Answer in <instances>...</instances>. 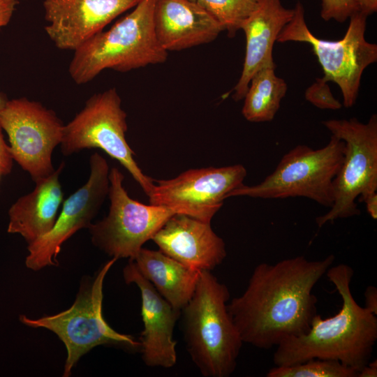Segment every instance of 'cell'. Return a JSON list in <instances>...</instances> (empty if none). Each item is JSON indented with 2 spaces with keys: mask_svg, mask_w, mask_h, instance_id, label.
Masks as SVG:
<instances>
[{
  "mask_svg": "<svg viewBox=\"0 0 377 377\" xmlns=\"http://www.w3.org/2000/svg\"><path fill=\"white\" fill-rule=\"evenodd\" d=\"M64 162L47 177L36 181L32 191L19 198L8 210L9 233L20 234L28 244L53 227L64 201L60 174Z\"/></svg>",
  "mask_w": 377,
  "mask_h": 377,
  "instance_id": "cell-19",
  "label": "cell"
},
{
  "mask_svg": "<svg viewBox=\"0 0 377 377\" xmlns=\"http://www.w3.org/2000/svg\"><path fill=\"white\" fill-rule=\"evenodd\" d=\"M0 126L8 137L13 161L34 182L54 171L52 156L61 144L64 124L52 110L24 97L7 100L0 110Z\"/></svg>",
  "mask_w": 377,
  "mask_h": 377,
  "instance_id": "cell-11",
  "label": "cell"
},
{
  "mask_svg": "<svg viewBox=\"0 0 377 377\" xmlns=\"http://www.w3.org/2000/svg\"><path fill=\"white\" fill-rule=\"evenodd\" d=\"M241 164L191 169L175 178L155 180L147 195L149 204L181 209L185 214L211 222L234 189L246 176Z\"/></svg>",
  "mask_w": 377,
  "mask_h": 377,
  "instance_id": "cell-12",
  "label": "cell"
},
{
  "mask_svg": "<svg viewBox=\"0 0 377 377\" xmlns=\"http://www.w3.org/2000/svg\"><path fill=\"white\" fill-rule=\"evenodd\" d=\"M156 0H140L133 10L74 51L68 72L77 84H86L105 69L126 72L162 64L168 52L154 27Z\"/></svg>",
  "mask_w": 377,
  "mask_h": 377,
  "instance_id": "cell-4",
  "label": "cell"
},
{
  "mask_svg": "<svg viewBox=\"0 0 377 377\" xmlns=\"http://www.w3.org/2000/svg\"><path fill=\"white\" fill-rule=\"evenodd\" d=\"M364 307L374 315H377V288L374 286H369L364 291Z\"/></svg>",
  "mask_w": 377,
  "mask_h": 377,
  "instance_id": "cell-29",
  "label": "cell"
},
{
  "mask_svg": "<svg viewBox=\"0 0 377 377\" xmlns=\"http://www.w3.org/2000/svg\"><path fill=\"white\" fill-rule=\"evenodd\" d=\"M293 9L292 20L282 29L276 41L310 44L323 68V78L339 86L346 108L353 106L358 96L363 71L377 61L376 44L365 38L367 16L360 11L355 12L349 17V25L343 38L327 40L317 38L310 31L300 0Z\"/></svg>",
  "mask_w": 377,
  "mask_h": 377,
  "instance_id": "cell-7",
  "label": "cell"
},
{
  "mask_svg": "<svg viewBox=\"0 0 377 377\" xmlns=\"http://www.w3.org/2000/svg\"><path fill=\"white\" fill-rule=\"evenodd\" d=\"M131 260L156 290L181 311L195 291L200 271L182 265L160 250L143 247Z\"/></svg>",
  "mask_w": 377,
  "mask_h": 377,
  "instance_id": "cell-20",
  "label": "cell"
},
{
  "mask_svg": "<svg viewBox=\"0 0 377 377\" xmlns=\"http://www.w3.org/2000/svg\"><path fill=\"white\" fill-rule=\"evenodd\" d=\"M358 10L367 17L376 12L377 0H355Z\"/></svg>",
  "mask_w": 377,
  "mask_h": 377,
  "instance_id": "cell-30",
  "label": "cell"
},
{
  "mask_svg": "<svg viewBox=\"0 0 377 377\" xmlns=\"http://www.w3.org/2000/svg\"><path fill=\"white\" fill-rule=\"evenodd\" d=\"M334 260L299 256L258 264L244 293L228 304L243 343L269 349L307 332L317 313L313 288Z\"/></svg>",
  "mask_w": 377,
  "mask_h": 377,
  "instance_id": "cell-1",
  "label": "cell"
},
{
  "mask_svg": "<svg viewBox=\"0 0 377 377\" xmlns=\"http://www.w3.org/2000/svg\"><path fill=\"white\" fill-rule=\"evenodd\" d=\"M112 258L92 279L82 283L73 305L59 313L38 319L21 316L22 323L31 327H43L54 332L65 344L67 358L64 376H69L78 360L99 345H114L139 350L140 343L133 337L119 333L105 321L102 313L105 277L117 261Z\"/></svg>",
  "mask_w": 377,
  "mask_h": 377,
  "instance_id": "cell-6",
  "label": "cell"
},
{
  "mask_svg": "<svg viewBox=\"0 0 377 377\" xmlns=\"http://www.w3.org/2000/svg\"><path fill=\"white\" fill-rule=\"evenodd\" d=\"M306 100L316 108L323 110H337L341 108V103L332 94L327 82L323 77L309 87L305 91Z\"/></svg>",
  "mask_w": 377,
  "mask_h": 377,
  "instance_id": "cell-24",
  "label": "cell"
},
{
  "mask_svg": "<svg viewBox=\"0 0 377 377\" xmlns=\"http://www.w3.org/2000/svg\"><path fill=\"white\" fill-rule=\"evenodd\" d=\"M323 124L344 142L342 165L334 179V202L330 211L317 216L321 228L328 222L360 214L356 200L377 191V116L367 123L356 118L329 119Z\"/></svg>",
  "mask_w": 377,
  "mask_h": 377,
  "instance_id": "cell-9",
  "label": "cell"
},
{
  "mask_svg": "<svg viewBox=\"0 0 377 377\" xmlns=\"http://www.w3.org/2000/svg\"><path fill=\"white\" fill-rule=\"evenodd\" d=\"M196 2L219 22L223 31L234 36L255 10L258 0H196Z\"/></svg>",
  "mask_w": 377,
  "mask_h": 377,
  "instance_id": "cell-22",
  "label": "cell"
},
{
  "mask_svg": "<svg viewBox=\"0 0 377 377\" xmlns=\"http://www.w3.org/2000/svg\"><path fill=\"white\" fill-rule=\"evenodd\" d=\"M328 280L339 293L338 313L322 318L316 313L309 330L276 346L275 366H289L311 359L334 360L358 371L369 361L377 339V318L355 300L350 290L353 269L344 263L330 267Z\"/></svg>",
  "mask_w": 377,
  "mask_h": 377,
  "instance_id": "cell-2",
  "label": "cell"
},
{
  "mask_svg": "<svg viewBox=\"0 0 377 377\" xmlns=\"http://www.w3.org/2000/svg\"><path fill=\"white\" fill-rule=\"evenodd\" d=\"M0 126V178L11 172L13 158Z\"/></svg>",
  "mask_w": 377,
  "mask_h": 377,
  "instance_id": "cell-26",
  "label": "cell"
},
{
  "mask_svg": "<svg viewBox=\"0 0 377 377\" xmlns=\"http://www.w3.org/2000/svg\"><path fill=\"white\" fill-rule=\"evenodd\" d=\"M294 9L285 8L281 0H258L255 10L242 25L246 36V53L240 77L235 86L233 98H244L254 73L265 65H274V43L292 20Z\"/></svg>",
  "mask_w": 377,
  "mask_h": 377,
  "instance_id": "cell-18",
  "label": "cell"
},
{
  "mask_svg": "<svg viewBox=\"0 0 377 377\" xmlns=\"http://www.w3.org/2000/svg\"><path fill=\"white\" fill-rule=\"evenodd\" d=\"M230 292L211 271L199 272L195 291L182 309L190 357L205 377H228L243 341L228 310Z\"/></svg>",
  "mask_w": 377,
  "mask_h": 377,
  "instance_id": "cell-3",
  "label": "cell"
},
{
  "mask_svg": "<svg viewBox=\"0 0 377 377\" xmlns=\"http://www.w3.org/2000/svg\"><path fill=\"white\" fill-rule=\"evenodd\" d=\"M88 180L62 203L56 221L46 234L28 246L25 264L33 270L57 265V257L62 244L79 230L87 228L108 195L110 168L97 152L89 159Z\"/></svg>",
  "mask_w": 377,
  "mask_h": 377,
  "instance_id": "cell-13",
  "label": "cell"
},
{
  "mask_svg": "<svg viewBox=\"0 0 377 377\" xmlns=\"http://www.w3.org/2000/svg\"><path fill=\"white\" fill-rule=\"evenodd\" d=\"M124 179L118 168L110 170L109 212L89 230L92 243L108 255L133 260L172 216L185 214L177 207L147 205L131 198L123 186Z\"/></svg>",
  "mask_w": 377,
  "mask_h": 377,
  "instance_id": "cell-10",
  "label": "cell"
},
{
  "mask_svg": "<svg viewBox=\"0 0 377 377\" xmlns=\"http://www.w3.org/2000/svg\"><path fill=\"white\" fill-rule=\"evenodd\" d=\"M127 114L116 88L95 94L75 117L64 125L61 150L71 156L85 149L98 148L119 161L147 195L154 179L143 173L126 139Z\"/></svg>",
  "mask_w": 377,
  "mask_h": 377,
  "instance_id": "cell-8",
  "label": "cell"
},
{
  "mask_svg": "<svg viewBox=\"0 0 377 377\" xmlns=\"http://www.w3.org/2000/svg\"><path fill=\"white\" fill-rule=\"evenodd\" d=\"M275 64L265 65L251 77L244 97V117L251 122L271 121L287 91L285 80L275 74Z\"/></svg>",
  "mask_w": 377,
  "mask_h": 377,
  "instance_id": "cell-21",
  "label": "cell"
},
{
  "mask_svg": "<svg viewBox=\"0 0 377 377\" xmlns=\"http://www.w3.org/2000/svg\"><path fill=\"white\" fill-rule=\"evenodd\" d=\"M127 284L135 283L141 294L143 330L140 337L142 359L151 367L171 368L177 362V341L173 338L181 311L166 301L129 260L123 270Z\"/></svg>",
  "mask_w": 377,
  "mask_h": 377,
  "instance_id": "cell-15",
  "label": "cell"
},
{
  "mask_svg": "<svg viewBox=\"0 0 377 377\" xmlns=\"http://www.w3.org/2000/svg\"><path fill=\"white\" fill-rule=\"evenodd\" d=\"M357 11L355 0H322L320 16L325 21L343 22Z\"/></svg>",
  "mask_w": 377,
  "mask_h": 377,
  "instance_id": "cell-25",
  "label": "cell"
},
{
  "mask_svg": "<svg viewBox=\"0 0 377 377\" xmlns=\"http://www.w3.org/2000/svg\"><path fill=\"white\" fill-rule=\"evenodd\" d=\"M377 376V362H369L358 373L357 377H376Z\"/></svg>",
  "mask_w": 377,
  "mask_h": 377,
  "instance_id": "cell-31",
  "label": "cell"
},
{
  "mask_svg": "<svg viewBox=\"0 0 377 377\" xmlns=\"http://www.w3.org/2000/svg\"><path fill=\"white\" fill-rule=\"evenodd\" d=\"M18 4V0H0V29L9 23Z\"/></svg>",
  "mask_w": 377,
  "mask_h": 377,
  "instance_id": "cell-27",
  "label": "cell"
},
{
  "mask_svg": "<svg viewBox=\"0 0 377 377\" xmlns=\"http://www.w3.org/2000/svg\"><path fill=\"white\" fill-rule=\"evenodd\" d=\"M7 99L0 93V110L4 106Z\"/></svg>",
  "mask_w": 377,
  "mask_h": 377,
  "instance_id": "cell-32",
  "label": "cell"
},
{
  "mask_svg": "<svg viewBox=\"0 0 377 377\" xmlns=\"http://www.w3.org/2000/svg\"><path fill=\"white\" fill-rule=\"evenodd\" d=\"M140 0H44L45 31L60 50L81 47Z\"/></svg>",
  "mask_w": 377,
  "mask_h": 377,
  "instance_id": "cell-14",
  "label": "cell"
},
{
  "mask_svg": "<svg viewBox=\"0 0 377 377\" xmlns=\"http://www.w3.org/2000/svg\"><path fill=\"white\" fill-rule=\"evenodd\" d=\"M344 142L332 135L320 149L298 145L284 154L274 170L259 184L234 189L228 198L262 199L304 197L325 207L334 202L333 181L343 160Z\"/></svg>",
  "mask_w": 377,
  "mask_h": 377,
  "instance_id": "cell-5",
  "label": "cell"
},
{
  "mask_svg": "<svg viewBox=\"0 0 377 377\" xmlns=\"http://www.w3.org/2000/svg\"><path fill=\"white\" fill-rule=\"evenodd\" d=\"M191 1H196V0H191Z\"/></svg>",
  "mask_w": 377,
  "mask_h": 377,
  "instance_id": "cell-33",
  "label": "cell"
},
{
  "mask_svg": "<svg viewBox=\"0 0 377 377\" xmlns=\"http://www.w3.org/2000/svg\"><path fill=\"white\" fill-rule=\"evenodd\" d=\"M359 202L366 205V209L369 216L374 219H377V193L372 192L358 198Z\"/></svg>",
  "mask_w": 377,
  "mask_h": 377,
  "instance_id": "cell-28",
  "label": "cell"
},
{
  "mask_svg": "<svg viewBox=\"0 0 377 377\" xmlns=\"http://www.w3.org/2000/svg\"><path fill=\"white\" fill-rule=\"evenodd\" d=\"M153 21L156 38L167 52L210 43L223 31L209 13L191 0H156Z\"/></svg>",
  "mask_w": 377,
  "mask_h": 377,
  "instance_id": "cell-17",
  "label": "cell"
},
{
  "mask_svg": "<svg viewBox=\"0 0 377 377\" xmlns=\"http://www.w3.org/2000/svg\"><path fill=\"white\" fill-rule=\"evenodd\" d=\"M151 240L161 251L198 271H212L226 257V244L211 222L184 214L172 216Z\"/></svg>",
  "mask_w": 377,
  "mask_h": 377,
  "instance_id": "cell-16",
  "label": "cell"
},
{
  "mask_svg": "<svg viewBox=\"0 0 377 377\" xmlns=\"http://www.w3.org/2000/svg\"><path fill=\"white\" fill-rule=\"evenodd\" d=\"M267 377H357V371L334 360L311 359L289 366H275Z\"/></svg>",
  "mask_w": 377,
  "mask_h": 377,
  "instance_id": "cell-23",
  "label": "cell"
}]
</instances>
